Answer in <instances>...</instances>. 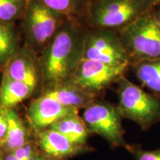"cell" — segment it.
Here are the masks:
<instances>
[{"instance_id": "obj_8", "label": "cell", "mask_w": 160, "mask_h": 160, "mask_svg": "<svg viewBox=\"0 0 160 160\" xmlns=\"http://www.w3.org/2000/svg\"><path fill=\"white\" fill-rule=\"evenodd\" d=\"M127 68L124 66L110 65L83 58L69 81L98 97L123 77Z\"/></svg>"}, {"instance_id": "obj_19", "label": "cell", "mask_w": 160, "mask_h": 160, "mask_svg": "<svg viewBox=\"0 0 160 160\" xmlns=\"http://www.w3.org/2000/svg\"><path fill=\"white\" fill-rule=\"evenodd\" d=\"M28 0H0V22L18 23Z\"/></svg>"}, {"instance_id": "obj_1", "label": "cell", "mask_w": 160, "mask_h": 160, "mask_svg": "<svg viewBox=\"0 0 160 160\" xmlns=\"http://www.w3.org/2000/svg\"><path fill=\"white\" fill-rule=\"evenodd\" d=\"M88 31L85 20L68 19L39 53L42 91L71 79L84 58Z\"/></svg>"}, {"instance_id": "obj_11", "label": "cell", "mask_w": 160, "mask_h": 160, "mask_svg": "<svg viewBox=\"0 0 160 160\" xmlns=\"http://www.w3.org/2000/svg\"><path fill=\"white\" fill-rule=\"evenodd\" d=\"M36 142L40 151L55 160H62L85 150L86 146L78 145L54 129L48 128L36 132Z\"/></svg>"}, {"instance_id": "obj_24", "label": "cell", "mask_w": 160, "mask_h": 160, "mask_svg": "<svg viewBox=\"0 0 160 160\" xmlns=\"http://www.w3.org/2000/svg\"><path fill=\"white\" fill-rule=\"evenodd\" d=\"M3 149L1 145H0V160H2V156H3Z\"/></svg>"}, {"instance_id": "obj_15", "label": "cell", "mask_w": 160, "mask_h": 160, "mask_svg": "<svg viewBox=\"0 0 160 160\" xmlns=\"http://www.w3.org/2000/svg\"><path fill=\"white\" fill-rule=\"evenodd\" d=\"M22 45V38L18 23L0 22V68L2 70Z\"/></svg>"}, {"instance_id": "obj_5", "label": "cell", "mask_w": 160, "mask_h": 160, "mask_svg": "<svg viewBox=\"0 0 160 160\" xmlns=\"http://www.w3.org/2000/svg\"><path fill=\"white\" fill-rule=\"evenodd\" d=\"M116 83L122 117L134 122L142 130L159 122V97L147 93L124 76Z\"/></svg>"}, {"instance_id": "obj_20", "label": "cell", "mask_w": 160, "mask_h": 160, "mask_svg": "<svg viewBox=\"0 0 160 160\" xmlns=\"http://www.w3.org/2000/svg\"><path fill=\"white\" fill-rule=\"evenodd\" d=\"M126 148L134 156L137 160H160V148L153 151L144 150L137 145H128Z\"/></svg>"}, {"instance_id": "obj_13", "label": "cell", "mask_w": 160, "mask_h": 160, "mask_svg": "<svg viewBox=\"0 0 160 160\" xmlns=\"http://www.w3.org/2000/svg\"><path fill=\"white\" fill-rule=\"evenodd\" d=\"M5 110L8 128L2 147L3 151H14L33 140L31 133L20 117L16 108Z\"/></svg>"}, {"instance_id": "obj_12", "label": "cell", "mask_w": 160, "mask_h": 160, "mask_svg": "<svg viewBox=\"0 0 160 160\" xmlns=\"http://www.w3.org/2000/svg\"><path fill=\"white\" fill-rule=\"evenodd\" d=\"M41 94L50 97L62 105L73 108H85L97 100V96L85 91L71 81L43 90Z\"/></svg>"}, {"instance_id": "obj_22", "label": "cell", "mask_w": 160, "mask_h": 160, "mask_svg": "<svg viewBox=\"0 0 160 160\" xmlns=\"http://www.w3.org/2000/svg\"><path fill=\"white\" fill-rule=\"evenodd\" d=\"M153 15L156 18V20H157L158 25H159V28H160V4L158 5L157 7L153 9Z\"/></svg>"}, {"instance_id": "obj_16", "label": "cell", "mask_w": 160, "mask_h": 160, "mask_svg": "<svg viewBox=\"0 0 160 160\" xmlns=\"http://www.w3.org/2000/svg\"><path fill=\"white\" fill-rule=\"evenodd\" d=\"M50 128L60 132L73 143L82 146H85L91 133L83 119L78 114L68 116L56 122Z\"/></svg>"}, {"instance_id": "obj_10", "label": "cell", "mask_w": 160, "mask_h": 160, "mask_svg": "<svg viewBox=\"0 0 160 160\" xmlns=\"http://www.w3.org/2000/svg\"><path fill=\"white\" fill-rule=\"evenodd\" d=\"M78 112L79 109L67 107L53 98L41 94L30 104L28 117L32 128L38 132L50 128L59 120L78 114Z\"/></svg>"}, {"instance_id": "obj_6", "label": "cell", "mask_w": 160, "mask_h": 160, "mask_svg": "<svg viewBox=\"0 0 160 160\" xmlns=\"http://www.w3.org/2000/svg\"><path fill=\"white\" fill-rule=\"evenodd\" d=\"M118 105L95 100L85 108L82 119L91 133L102 137L113 147L127 146Z\"/></svg>"}, {"instance_id": "obj_18", "label": "cell", "mask_w": 160, "mask_h": 160, "mask_svg": "<svg viewBox=\"0 0 160 160\" xmlns=\"http://www.w3.org/2000/svg\"><path fill=\"white\" fill-rule=\"evenodd\" d=\"M68 19H86L89 0H36Z\"/></svg>"}, {"instance_id": "obj_17", "label": "cell", "mask_w": 160, "mask_h": 160, "mask_svg": "<svg viewBox=\"0 0 160 160\" xmlns=\"http://www.w3.org/2000/svg\"><path fill=\"white\" fill-rule=\"evenodd\" d=\"M138 80L160 97V58L143 60L131 65Z\"/></svg>"}, {"instance_id": "obj_3", "label": "cell", "mask_w": 160, "mask_h": 160, "mask_svg": "<svg viewBox=\"0 0 160 160\" xmlns=\"http://www.w3.org/2000/svg\"><path fill=\"white\" fill-rule=\"evenodd\" d=\"M68 19L36 0H28L25 13L18 22L23 45L39 55Z\"/></svg>"}, {"instance_id": "obj_7", "label": "cell", "mask_w": 160, "mask_h": 160, "mask_svg": "<svg viewBox=\"0 0 160 160\" xmlns=\"http://www.w3.org/2000/svg\"><path fill=\"white\" fill-rule=\"evenodd\" d=\"M84 58L113 66L128 68L130 65L128 56L119 34L109 29L88 28Z\"/></svg>"}, {"instance_id": "obj_21", "label": "cell", "mask_w": 160, "mask_h": 160, "mask_svg": "<svg viewBox=\"0 0 160 160\" xmlns=\"http://www.w3.org/2000/svg\"><path fill=\"white\" fill-rule=\"evenodd\" d=\"M8 128V123L5 110L0 108V145L1 146L2 145L7 135Z\"/></svg>"}, {"instance_id": "obj_9", "label": "cell", "mask_w": 160, "mask_h": 160, "mask_svg": "<svg viewBox=\"0 0 160 160\" xmlns=\"http://www.w3.org/2000/svg\"><path fill=\"white\" fill-rule=\"evenodd\" d=\"M2 74L25 83L35 91L42 88L39 55L24 45L5 64Z\"/></svg>"}, {"instance_id": "obj_23", "label": "cell", "mask_w": 160, "mask_h": 160, "mask_svg": "<svg viewBox=\"0 0 160 160\" xmlns=\"http://www.w3.org/2000/svg\"><path fill=\"white\" fill-rule=\"evenodd\" d=\"M36 160H55V159H51V158L47 157V156L43 154V153L40 151V153L39 154V156H38Z\"/></svg>"}, {"instance_id": "obj_14", "label": "cell", "mask_w": 160, "mask_h": 160, "mask_svg": "<svg viewBox=\"0 0 160 160\" xmlns=\"http://www.w3.org/2000/svg\"><path fill=\"white\" fill-rule=\"evenodd\" d=\"M34 93L35 90L31 86L2 74L0 82V108H13Z\"/></svg>"}, {"instance_id": "obj_2", "label": "cell", "mask_w": 160, "mask_h": 160, "mask_svg": "<svg viewBox=\"0 0 160 160\" xmlns=\"http://www.w3.org/2000/svg\"><path fill=\"white\" fill-rule=\"evenodd\" d=\"M158 5L157 0H89L85 22L88 28L118 32Z\"/></svg>"}, {"instance_id": "obj_25", "label": "cell", "mask_w": 160, "mask_h": 160, "mask_svg": "<svg viewBox=\"0 0 160 160\" xmlns=\"http://www.w3.org/2000/svg\"><path fill=\"white\" fill-rule=\"evenodd\" d=\"M157 1H158V2H159V3L160 4V0H157Z\"/></svg>"}, {"instance_id": "obj_26", "label": "cell", "mask_w": 160, "mask_h": 160, "mask_svg": "<svg viewBox=\"0 0 160 160\" xmlns=\"http://www.w3.org/2000/svg\"><path fill=\"white\" fill-rule=\"evenodd\" d=\"M2 71V70L1 68H0V71Z\"/></svg>"}, {"instance_id": "obj_27", "label": "cell", "mask_w": 160, "mask_h": 160, "mask_svg": "<svg viewBox=\"0 0 160 160\" xmlns=\"http://www.w3.org/2000/svg\"></svg>"}, {"instance_id": "obj_4", "label": "cell", "mask_w": 160, "mask_h": 160, "mask_svg": "<svg viewBox=\"0 0 160 160\" xmlns=\"http://www.w3.org/2000/svg\"><path fill=\"white\" fill-rule=\"evenodd\" d=\"M153 11L117 32L128 56L130 65L160 58V28Z\"/></svg>"}]
</instances>
